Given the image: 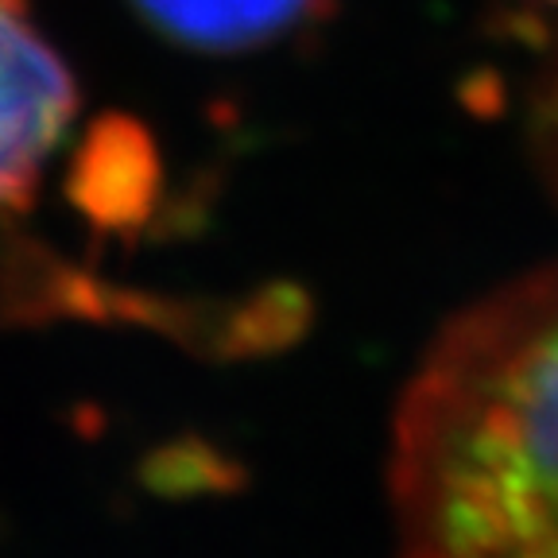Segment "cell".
<instances>
[{
    "instance_id": "1",
    "label": "cell",
    "mask_w": 558,
    "mask_h": 558,
    "mask_svg": "<svg viewBox=\"0 0 558 558\" xmlns=\"http://www.w3.org/2000/svg\"><path fill=\"white\" fill-rule=\"evenodd\" d=\"M400 558H558V268L453 314L388 458Z\"/></svg>"
},
{
    "instance_id": "2",
    "label": "cell",
    "mask_w": 558,
    "mask_h": 558,
    "mask_svg": "<svg viewBox=\"0 0 558 558\" xmlns=\"http://www.w3.org/2000/svg\"><path fill=\"white\" fill-rule=\"evenodd\" d=\"M74 113L66 62L35 32L24 0H0V218L32 202Z\"/></svg>"
},
{
    "instance_id": "3",
    "label": "cell",
    "mask_w": 558,
    "mask_h": 558,
    "mask_svg": "<svg viewBox=\"0 0 558 558\" xmlns=\"http://www.w3.org/2000/svg\"><path fill=\"white\" fill-rule=\"evenodd\" d=\"M323 0H132L167 39L194 51L233 54L264 47L306 24Z\"/></svg>"
},
{
    "instance_id": "4",
    "label": "cell",
    "mask_w": 558,
    "mask_h": 558,
    "mask_svg": "<svg viewBox=\"0 0 558 558\" xmlns=\"http://www.w3.org/2000/svg\"><path fill=\"white\" fill-rule=\"evenodd\" d=\"M535 144H539V159L547 167L550 183L558 191V70L550 74L547 89L539 94V113H535Z\"/></svg>"
},
{
    "instance_id": "5",
    "label": "cell",
    "mask_w": 558,
    "mask_h": 558,
    "mask_svg": "<svg viewBox=\"0 0 558 558\" xmlns=\"http://www.w3.org/2000/svg\"><path fill=\"white\" fill-rule=\"evenodd\" d=\"M543 4H550V9H558V0H543Z\"/></svg>"
}]
</instances>
